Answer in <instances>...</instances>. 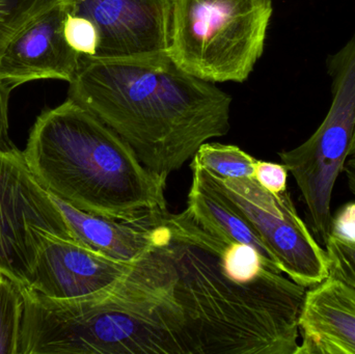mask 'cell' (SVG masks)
I'll use <instances>...</instances> for the list:
<instances>
[{"label":"cell","mask_w":355,"mask_h":354,"mask_svg":"<svg viewBox=\"0 0 355 354\" xmlns=\"http://www.w3.org/2000/svg\"><path fill=\"white\" fill-rule=\"evenodd\" d=\"M69 98L124 139L139 161L168 179L202 143L230 130L232 98L178 67L170 56L80 57Z\"/></svg>","instance_id":"cell-1"},{"label":"cell","mask_w":355,"mask_h":354,"mask_svg":"<svg viewBox=\"0 0 355 354\" xmlns=\"http://www.w3.org/2000/svg\"><path fill=\"white\" fill-rule=\"evenodd\" d=\"M23 154L50 195L81 211L129 222L166 211L168 179L70 98L37 116Z\"/></svg>","instance_id":"cell-2"},{"label":"cell","mask_w":355,"mask_h":354,"mask_svg":"<svg viewBox=\"0 0 355 354\" xmlns=\"http://www.w3.org/2000/svg\"><path fill=\"white\" fill-rule=\"evenodd\" d=\"M20 289L18 354H184L179 319L141 268L87 299L54 301Z\"/></svg>","instance_id":"cell-3"},{"label":"cell","mask_w":355,"mask_h":354,"mask_svg":"<svg viewBox=\"0 0 355 354\" xmlns=\"http://www.w3.org/2000/svg\"><path fill=\"white\" fill-rule=\"evenodd\" d=\"M271 0H173L168 56L208 82L242 83L264 52Z\"/></svg>","instance_id":"cell-4"},{"label":"cell","mask_w":355,"mask_h":354,"mask_svg":"<svg viewBox=\"0 0 355 354\" xmlns=\"http://www.w3.org/2000/svg\"><path fill=\"white\" fill-rule=\"evenodd\" d=\"M333 101L323 122L304 143L279 153L302 193L311 226L327 242L331 234L334 188L349 157L355 131V35L327 58Z\"/></svg>","instance_id":"cell-5"},{"label":"cell","mask_w":355,"mask_h":354,"mask_svg":"<svg viewBox=\"0 0 355 354\" xmlns=\"http://www.w3.org/2000/svg\"><path fill=\"white\" fill-rule=\"evenodd\" d=\"M55 237L74 239L23 151L14 143L0 145V272L28 288L42 249Z\"/></svg>","instance_id":"cell-6"},{"label":"cell","mask_w":355,"mask_h":354,"mask_svg":"<svg viewBox=\"0 0 355 354\" xmlns=\"http://www.w3.org/2000/svg\"><path fill=\"white\" fill-rule=\"evenodd\" d=\"M205 172L209 181L248 218L288 278L310 288L329 276L327 251L300 218L288 191L275 195L254 178H221Z\"/></svg>","instance_id":"cell-7"},{"label":"cell","mask_w":355,"mask_h":354,"mask_svg":"<svg viewBox=\"0 0 355 354\" xmlns=\"http://www.w3.org/2000/svg\"><path fill=\"white\" fill-rule=\"evenodd\" d=\"M66 12L89 19L99 33L97 60L168 56L173 0H62Z\"/></svg>","instance_id":"cell-8"},{"label":"cell","mask_w":355,"mask_h":354,"mask_svg":"<svg viewBox=\"0 0 355 354\" xmlns=\"http://www.w3.org/2000/svg\"><path fill=\"white\" fill-rule=\"evenodd\" d=\"M89 249L75 239L46 241L28 289L54 299L73 301L106 292L133 266Z\"/></svg>","instance_id":"cell-9"},{"label":"cell","mask_w":355,"mask_h":354,"mask_svg":"<svg viewBox=\"0 0 355 354\" xmlns=\"http://www.w3.org/2000/svg\"><path fill=\"white\" fill-rule=\"evenodd\" d=\"M62 0L37 15L15 35L0 56V83L8 89L43 79L72 82L80 57L64 39Z\"/></svg>","instance_id":"cell-10"},{"label":"cell","mask_w":355,"mask_h":354,"mask_svg":"<svg viewBox=\"0 0 355 354\" xmlns=\"http://www.w3.org/2000/svg\"><path fill=\"white\" fill-rule=\"evenodd\" d=\"M296 354H355V289L329 274L306 289Z\"/></svg>","instance_id":"cell-11"},{"label":"cell","mask_w":355,"mask_h":354,"mask_svg":"<svg viewBox=\"0 0 355 354\" xmlns=\"http://www.w3.org/2000/svg\"><path fill=\"white\" fill-rule=\"evenodd\" d=\"M75 240L89 249L120 261L133 262L153 245V231L145 218L120 222L81 211L52 195Z\"/></svg>","instance_id":"cell-12"},{"label":"cell","mask_w":355,"mask_h":354,"mask_svg":"<svg viewBox=\"0 0 355 354\" xmlns=\"http://www.w3.org/2000/svg\"><path fill=\"white\" fill-rule=\"evenodd\" d=\"M190 168L192 181L186 210L192 218L211 234L254 247L263 257L275 263L248 218L209 181L205 168L193 158Z\"/></svg>","instance_id":"cell-13"},{"label":"cell","mask_w":355,"mask_h":354,"mask_svg":"<svg viewBox=\"0 0 355 354\" xmlns=\"http://www.w3.org/2000/svg\"><path fill=\"white\" fill-rule=\"evenodd\" d=\"M205 170L221 178H254L257 159L240 148L218 143H202L193 157Z\"/></svg>","instance_id":"cell-14"},{"label":"cell","mask_w":355,"mask_h":354,"mask_svg":"<svg viewBox=\"0 0 355 354\" xmlns=\"http://www.w3.org/2000/svg\"><path fill=\"white\" fill-rule=\"evenodd\" d=\"M23 306L20 287L0 274V354H18Z\"/></svg>","instance_id":"cell-15"},{"label":"cell","mask_w":355,"mask_h":354,"mask_svg":"<svg viewBox=\"0 0 355 354\" xmlns=\"http://www.w3.org/2000/svg\"><path fill=\"white\" fill-rule=\"evenodd\" d=\"M58 0H0V56L17 33Z\"/></svg>","instance_id":"cell-16"},{"label":"cell","mask_w":355,"mask_h":354,"mask_svg":"<svg viewBox=\"0 0 355 354\" xmlns=\"http://www.w3.org/2000/svg\"><path fill=\"white\" fill-rule=\"evenodd\" d=\"M62 31L67 43L79 55L95 57L99 47V33L91 20L66 12Z\"/></svg>","instance_id":"cell-17"},{"label":"cell","mask_w":355,"mask_h":354,"mask_svg":"<svg viewBox=\"0 0 355 354\" xmlns=\"http://www.w3.org/2000/svg\"><path fill=\"white\" fill-rule=\"evenodd\" d=\"M324 245L329 274L355 289V240H346L331 234Z\"/></svg>","instance_id":"cell-18"},{"label":"cell","mask_w":355,"mask_h":354,"mask_svg":"<svg viewBox=\"0 0 355 354\" xmlns=\"http://www.w3.org/2000/svg\"><path fill=\"white\" fill-rule=\"evenodd\" d=\"M288 174L283 163L257 160L254 179L269 193L281 195L287 191Z\"/></svg>","instance_id":"cell-19"},{"label":"cell","mask_w":355,"mask_h":354,"mask_svg":"<svg viewBox=\"0 0 355 354\" xmlns=\"http://www.w3.org/2000/svg\"><path fill=\"white\" fill-rule=\"evenodd\" d=\"M331 235L346 240H355V203L347 204L337 215L333 216Z\"/></svg>","instance_id":"cell-20"},{"label":"cell","mask_w":355,"mask_h":354,"mask_svg":"<svg viewBox=\"0 0 355 354\" xmlns=\"http://www.w3.org/2000/svg\"><path fill=\"white\" fill-rule=\"evenodd\" d=\"M12 89L0 83V145H12L8 135V100Z\"/></svg>","instance_id":"cell-21"},{"label":"cell","mask_w":355,"mask_h":354,"mask_svg":"<svg viewBox=\"0 0 355 354\" xmlns=\"http://www.w3.org/2000/svg\"><path fill=\"white\" fill-rule=\"evenodd\" d=\"M344 174L347 179L348 187L350 191L355 195V155L349 156L345 166H344Z\"/></svg>","instance_id":"cell-22"},{"label":"cell","mask_w":355,"mask_h":354,"mask_svg":"<svg viewBox=\"0 0 355 354\" xmlns=\"http://www.w3.org/2000/svg\"><path fill=\"white\" fill-rule=\"evenodd\" d=\"M355 155V131L354 139H352V145H350L349 156Z\"/></svg>","instance_id":"cell-23"},{"label":"cell","mask_w":355,"mask_h":354,"mask_svg":"<svg viewBox=\"0 0 355 354\" xmlns=\"http://www.w3.org/2000/svg\"><path fill=\"white\" fill-rule=\"evenodd\" d=\"M0 274H1V272H0Z\"/></svg>","instance_id":"cell-24"}]
</instances>
